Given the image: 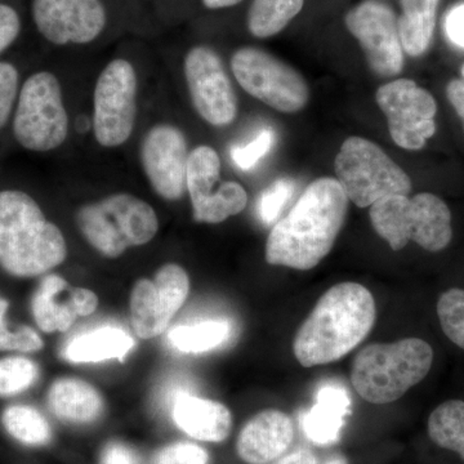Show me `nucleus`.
Returning <instances> with one entry per match:
<instances>
[{"label":"nucleus","instance_id":"f257e3e1","mask_svg":"<svg viewBox=\"0 0 464 464\" xmlns=\"http://www.w3.org/2000/svg\"><path fill=\"white\" fill-rule=\"evenodd\" d=\"M347 209L348 198L337 179H316L274 226L266 243V261L299 271L316 267L331 253Z\"/></svg>","mask_w":464,"mask_h":464},{"label":"nucleus","instance_id":"f03ea898","mask_svg":"<svg viewBox=\"0 0 464 464\" xmlns=\"http://www.w3.org/2000/svg\"><path fill=\"white\" fill-rule=\"evenodd\" d=\"M375 302L365 286L341 283L317 302L295 335L293 351L301 365L329 364L346 356L371 333Z\"/></svg>","mask_w":464,"mask_h":464},{"label":"nucleus","instance_id":"7ed1b4c3","mask_svg":"<svg viewBox=\"0 0 464 464\" xmlns=\"http://www.w3.org/2000/svg\"><path fill=\"white\" fill-rule=\"evenodd\" d=\"M63 232L23 191L0 192V267L18 277L47 273L65 261Z\"/></svg>","mask_w":464,"mask_h":464},{"label":"nucleus","instance_id":"20e7f679","mask_svg":"<svg viewBox=\"0 0 464 464\" xmlns=\"http://www.w3.org/2000/svg\"><path fill=\"white\" fill-rule=\"evenodd\" d=\"M432 362V347L420 338L369 344L353 360L351 382L366 401L390 404L423 381Z\"/></svg>","mask_w":464,"mask_h":464},{"label":"nucleus","instance_id":"39448f33","mask_svg":"<svg viewBox=\"0 0 464 464\" xmlns=\"http://www.w3.org/2000/svg\"><path fill=\"white\" fill-rule=\"evenodd\" d=\"M371 221L393 250L405 248L413 240L420 248L436 253L447 248L453 237L450 209L430 192L413 198L392 195L375 201Z\"/></svg>","mask_w":464,"mask_h":464},{"label":"nucleus","instance_id":"423d86ee","mask_svg":"<svg viewBox=\"0 0 464 464\" xmlns=\"http://www.w3.org/2000/svg\"><path fill=\"white\" fill-rule=\"evenodd\" d=\"M76 224L85 240L108 258L121 257L132 246H145L159 230L152 207L125 192L82 207L76 213Z\"/></svg>","mask_w":464,"mask_h":464},{"label":"nucleus","instance_id":"0eeeda50","mask_svg":"<svg viewBox=\"0 0 464 464\" xmlns=\"http://www.w3.org/2000/svg\"><path fill=\"white\" fill-rule=\"evenodd\" d=\"M337 181L348 200L359 208L372 207L375 201L411 191V181L373 141L350 137L343 142L334 163Z\"/></svg>","mask_w":464,"mask_h":464},{"label":"nucleus","instance_id":"6e6552de","mask_svg":"<svg viewBox=\"0 0 464 464\" xmlns=\"http://www.w3.org/2000/svg\"><path fill=\"white\" fill-rule=\"evenodd\" d=\"M14 132L17 142L32 151L60 148L69 134V116L56 76L36 72L24 84L18 97Z\"/></svg>","mask_w":464,"mask_h":464},{"label":"nucleus","instance_id":"1a4fd4ad","mask_svg":"<svg viewBox=\"0 0 464 464\" xmlns=\"http://www.w3.org/2000/svg\"><path fill=\"white\" fill-rule=\"evenodd\" d=\"M231 70L246 93L277 111L297 112L307 105L310 90L304 76L264 50L235 51Z\"/></svg>","mask_w":464,"mask_h":464},{"label":"nucleus","instance_id":"9d476101","mask_svg":"<svg viewBox=\"0 0 464 464\" xmlns=\"http://www.w3.org/2000/svg\"><path fill=\"white\" fill-rule=\"evenodd\" d=\"M136 70L114 60L101 72L94 88L93 130L102 148H119L130 140L136 123Z\"/></svg>","mask_w":464,"mask_h":464},{"label":"nucleus","instance_id":"9b49d317","mask_svg":"<svg viewBox=\"0 0 464 464\" xmlns=\"http://www.w3.org/2000/svg\"><path fill=\"white\" fill-rule=\"evenodd\" d=\"M375 99L389 121L391 139L400 148L422 150L436 133L438 103L414 81L398 79L382 85Z\"/></svg>","mask_w":464,"mask_h":464},{"label":"nucleus","instance_id":"f8f14e48","mask_svg":"<svg viewBox=\"0 0 464 464\" xmlns=\"http://www.w3.org/2000/svg\"><path fill=\"white\" fill-rule=\"evenodd\" d=\"M221 159L210 146H198L188 155L186 188L190 194L194 219L201 224H221L239 215L248 203V194L240 183L222 182Z\"/></svg>","mask_w":464,"mask_h":464},{"label":"nucleus","instance_id":"ddd939ff","mask_svg":"<svg viewBox=\"0 0 464 464\" xmlns=\"http://www.w3.org/2000/svg\"><path fill=\"white\" fill-rule=\"evenodd\" d=\"M344 24L362 45L374 74L392 78L402 72L404 50L398 16L389 5L381 0H364L347 12Z\"/></svg>","mask_w":464,"mask_h":464},{"label":"nucleus","instance_id":"4468645a","mask_svg":"<svg viewBox=\"0 0 464 464\" xmlns=\"http://www.w3.org/2000/svg\"><path fill=\"white\" fill-rule=\"evenodd\" d=\"M190 292V279L183 267L168 264L159 268L154 280L140 279L130 293V322L141 340L161 334Z\"/></svg>","mask_w":464,"mask_h":464},{"label":"nucleus","instance_id":"2eb2a0df","mask_svg":"<svg viewBox=\"0 0 464 464\" xmlns=\"http://www.w3.org/2000/svg\"><path fill=\"white\" fill-rule=\"evenodd\" d=\"M183 69L198 114L215 127L230 125L237 115V97L219 54L198 45L188 52Z\"/></svg>","mask_w":464,"mask_h":464},{"label":"nucleus","instance_id":"dca6fc26","mask_svg":"<svg viewBox=\"0 0 464 464\" xmlns=\"http://www.w3.org/2000/svg\"><path fill=\"white\" fill-rule=\"evenodd\" d=\"M188 141L179 128L158 124L146 133L141 145V163L151 188L166 200L181 199L186 188Z\"/></svg>","mask_w":464,"mask_h":464},{"label":"nucleus","instance_id":"f3484780","mask_svg":"<svg viewBox=\"0 0 464 464\" xmlns=\"http://www.w3.org/2000/svg\"><path fill=\"white\" fill-rule=\"evenodd\" d=\"M33 17L39 33L56 45L87 44L106 25L101 0H34Z\"/></svg>","mask_w":464,"mask_h":464},{"label":"nucleus","instance_id":"a211bd4d","mask_svg":"<svg viewBox=\"0 0 464 464\" xmlns=\"http://www.w3.org/2000/svg\"><path fill=\"white\" fill-rule=\"evenodd\" d=\"M295 438L289 415L275 409L252 418L237 438V454L249 464H267L283 456Z\"/></svg>","mask_w":464,"mask_h":464},{"label":"nucleus","instance_id":"6ab92c4d","mask_svg":"<svg viewBox=\"0 0 464 464\" xmlns=\"http://www.w3.org/2000/svg\"><path fill=\"white\" fill-rule=\"evenodd\" d=\"M173 422L183 432L200 441L221 442L231 431L230 411L221 402L201 399L188 391L170 395Z\"/></svg>","mask_w":464,"mask_h":464},{"label":"nucleus","instance_id":"aec40b11","mask_svg":"<svg viewBox=\"0 0 464 464\" xmlns=\"http://www.w3.org/2000/svg\"><path fill=\"white\" fill-rule=\"evenodd\" d=\"M351 413L347 390L337 383H326L316 393V402L304 414L302 427L308 440L316 445H331L341 438Z\"/></svg>","mask_w":464,"mask_h":464},{"label":"nucleus","instance_id":"412c9836","mask_svg":"<svg viewBox=\"0 0 464 464\" xmlns=\"http://www.w3.org/2000/svg\"><path fill=\"white\" fill-rule=\"evenodd\" d=\"M48 404L57 418L76 424L93 422L103 411V399L99 391L76 378L54 382L48 392Z\"/></svg>","mask_w":464,"mask_h":464},{"label":"nucleus","instance_id":"4be33fe9","mask_svg":"<svg viewBox=\"0 0 464 464\" xmlns=\"http://www.w3.org/2000/svg\"><path fill=\"white\" fill-rule=\"evenodd\" d=\"M134 340L123 329L103 326L72 338L63 348V355L74 364L100 362L118 359L123 362L134 347Z\"/></svg>","mask_w":464,"mask_h":464},{"label":"nucleus","instance_id":"5701e85b","mask_svg":"<svg viewBox=\"0 0 464 464\" xmlns=\"http://www.w3.org/2000/svg\"><path fill=\"white\" fill-rule=\"evenodd\" d=\"M402 14L398 18L402 50L411 57L426 53L431 45L440 0H400Z\"/></svg>","mask_w":464,"mask_h":464},{"label":"nucleus","instance_id":"b1692460","mask_svg":"<svg viewBox=\"0 0 464 464\" xmlns=\"http://www.w3.org/2000/svg\"><path fill=\"white\" fill-rule=\"evenodd\" d=\"M67 288L66 280L60 275H48L42 280L33 298V315L39 328L45 333L66 332L75 323L72 301L60 304L58 297Z\"/></svg>","mask_w":464,"mask_h":464},{"label":"nucleus","instance_id":"393cba45","mask_svg":"<svg viewBox=\"0 0 464 464\" xmlns=\"http://www.w3.org/2000/svg\"><path fill=\"white\" fill-rule=\"evenodd\" d=\"M304 0H253L248 12V29L256 38H271L283 32L301 14Z\"/></svg>","mask_w":464,"mask_h":464},{"label":"nucleus","instance_id":"a878e982","mask_svg":"<svg viewBox=\"0 0 464 464\" xmlns=\"http://www.w3.org/2000/svg\"><path fill=\"white\" fill-rule=\"evenodd\" d=\"M429 435L438 447L456 451L464 460V401L442 402L429 418Z\"/></svg>","mask_w":464,"mask_h":464},{"label":"nucleus","instance_id":"bb28decb","mask_svg":"<svg viewBox=\"0 0 464 464\" xmlns=\"http://www.w3.org/2000/svg\"><path fill=\"white\" fill-rule=\"evenodd\" d=\"M2 422L12 438L27 447H42L51 441L50 423L32 406H9L2 415Z\"/></svg>","mask_w":464,"mask_h":464},{"label":"nucleus","instance_id":"cd10ccee","mask_svg":"<svg viewBox=\"0 0 464 464\" xmlns=\"http://www.w3.org/2000/svg\"><path fill=\"white\" fill-rule=\"evenodd\" d=\"M231 328L226 322H204L195 325L176 326L168 334L173 348L185 353H200L221 346L230 337Z\"/></svg>","mask_w":464,"mask_h":464},{"label":"nucleus","instance_id":"c85d7f7f","mask_svg":"<svg viewBox=\"0 0 464 464\" xmlns=\"http://www.w3.org/2000/svg\"><path fill=\"white\" fill-rule=\"evenodd\" d=\"M39 377L35 362L25 357L0 360V396H14L30 389Z\"/></svg>","mask_w":464,"mask_h":464},{"label":"nucleus","instance_id":"c756f323","mask_svg":"<svg viewBox=\"0 0 464 464\" xmlns=\"http://www.w3.org/2000/svg\"><path fill=\"white\" fill-rule=\"evenodd\" d=\"M438 316L445 335L464 350V289L442 293L438 302Z\"/></svg>","mask_w":464,"mask_h":464},{"label":"nucleus","instance_id":"7c9ffc66","mask_svg":"<svg viewBox=\"0 0 464 464\" xmlns=\"http://www.w3.org/2000/svg\"><path fill=\"white\" fill-rule=\"evenodd\" d=\"M8 302L0 298V350L21 351V353H35L42 350L41 335L29 326H20L18 329H9L5 324Z\"/></svg>","mask_w":464,"mask_h":464},{"label":"nucleus","instance_id":"2f4dec72","mask_svg":"<svg viewBox=\"0 0 464 464\" xmlns=\"http://www.w3.org/2000/svg\"><path fill=\"white\" fill-rule=\"evenodd\" d=\"M295 190V182L290 179H277L270 188H266L257 203L259 219L265 225H271L276 221L284 207L292 199Z\"/></svg>","mask_w":464,"mask_h":464},{"label":"nucleus","instance_id":"473e14b6","mask_svg":"<svg viewBox=\"0 0 464 464\" xmlns=\"http://www.w3.org/2000/svg\"><path fill=\"white\" fill-rule=\"evenodd\" d=\"M274 142V130L271 128H265L248 145L234 146L231 149L232 161L241 170L253 169L261 161V159L270 152Z\"/></svg>","mask_w":464,"mask_h":464},{"label":"nucleus","instance_id":"72a5a7b5","mask_svg":"<svg viewBox=\"0 0 464 464\" xmlns=\"http://www.w3.org/2000/svg\"><path fill=\"white\" fill-rule=\"evenodd\" d=\"M208 453L199 445L177 442L159 451L157 464H208Z\"/></svg>","mask_w":464,"mask_h":464},{"label":"nucleus","instance_id":"f704fd0d","mask_svg":"<svg viewBox=\"0 0 464 464\" xmlns=\"http://www.w3.org/2000/svg\"><path fill=\"white\" fill-rule=\"evenodd\" d=\"M18 91V72L7 63H0V130L7 124Z\"/></svg>","mask_w":464,"mask_h":464},{"label":"nucleus","instance_id":"c9c22d12","mask_svg":"<svg viewBox=\"0 0 464 464\" xmlns=\"http://www.w3.org/2000/svg\"><path fill=\"white\" fill-rule=\"evenodd\" d=\"M20 30L21 21L17 12L0 3V53L16 41Z\"/></svg>","mask_w":464,"mask_h":464},{"label":"nucleus","instance_id":"e433bc0d","mask_svg":"<svg viewBox=\"0 0 464 464\" xmlns=\"http://www.w3.org/2000/svg\"><path fill=\"white\" fill-rule=\"evenodd\" d=\"M72 307H74L76 315L88 316L96 311L99 306V297L92 290L85 288H75L70 295Z\"/></svg>","mask_w":464,"mask_h":464},{"label":"nucleus","instance_id":"4c0bfd02","mask_svg":"<svg viewBox=\"0 0 464 464\" xmlns=\"http://www.w3.org/2000/svg\"><path fill=\"white\" fill-rule=\"evenodd\" d=\"M101 462L102 464H139L133 451L119 442H111L103 449Z\"/></svg>","mask_w":464,"mask_h":464},{"label":"nucleus","instance_id":"58836bf2","mask_svg":"<svg viewBox=\"0 0 464 464\" xmlns=\"http://www.w3.org/2000/svg\"><path fill=\"white\" fill-rule=\"evenodd\" d=\"M445 29L450 41L464 48V5L449 12Z\"/></svg>","mask_w":464,"mask_h":464},{"label":"nucleus","instance_id":"ea45409f","mask_svg":"<svg viewBox=\"0 0 464 464\" xmlns=\"http://www.w3.org/2000/svg\"><path fill=\"white\" fill-rule=\"evenodd\" d=\"M449 102L456 109L457 114L463 121L464 127V79H454L447 87Z\"/></svg>","mask_w":464,"mask_h":464},{"label":"nucleus","instance_id":"a19ab883","mask_svg":"<svg viewBox=\"0 0 464 464\" xmlns=\"http://www.w3.org/2000/svg\"><path fill=\"white\" fill-rule=\"evenodd\" d=\"M277 464H317L315 456L307 450H298L284 457Z\"/></svg>","mask_w":464,"mask_h":464},{"label":"nucleus","instance_id":"79ce46f5","mask_svg":"<svg viewBox=\"0 0 464 464\" xmlns=\"http://www.w3.org/2000/svg\"><path fill=\"white\" fill-rule=\"evenodd\" d=\"M203 5L209 9L230 8L239 5L243 0H201Z\"/></svg>","mask_w":464,"mask_h":464},{"label":"nucleus","instance_id":"37998d69","mask_svg":"<svg viewBox=\"0 0 464 464\" xmlns=\"http://www.w3.org/2000/svg\"><path fill=\"white\" fill-rule=\"evenodd\" d=\"M324 464H348L346 458L344 457H334L329 459L328 462Z\"/></svg>","mask_w":464,"mask_h":464},{"label":"nucleus","instance_id":"c03bdc74","mask_svg":"<svg viewBox=\"0 0 464 464\" xmlns=\"http://www.w3.org/2000/svg\"><path fill=\"white\" fill-rule=\"evenodd\" d=\"M460 72H462V76H463V79H464V65L462 66V70H460Z\"/></svg>","mask_w":464,"mask_h":464}]
</instances>
